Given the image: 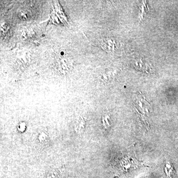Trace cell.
Returning a JSON list of instances; mask_svg holds the SVG:
<instances>
[{
	"label": "cell",
	"instance_id": "cell-1",
	"mask_svg": "<svg viewBox=\"0 0 178 178\" xmlns=\"http://www.w3.org/2000/svg\"><path fill=\"white\" fill-rule=\"evenodd\" d=\"M53 63L54 69L61 74L70 72L73 66V62L70 56L63 51L56 55Z\"/></svg>",
	"mask_w": 178,
	"mask_h": 178
},
{
	"label": "cell",
	"instance_id": "cell-2",
	"mask_svg": "<svg viewBox=\"0 0 178 178\" xmlns=\"http://www.w3.org/2000/svg\"><path fill=\"white\" fill-rule=\"evenodd\" d=\"M135 108L138 112L140 114L141 116H146V114L148 115L150 112V103L146 100V98L141 95L137 97L135 102Z\"/></svg>",
	"mask_w": 178,
	"mask_h": 178
}]
</instances>
